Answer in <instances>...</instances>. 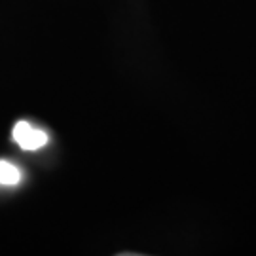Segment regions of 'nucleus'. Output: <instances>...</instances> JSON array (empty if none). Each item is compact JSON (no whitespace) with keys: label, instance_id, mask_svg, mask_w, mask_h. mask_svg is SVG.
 <instances>
[{"label":"nucleus","instance_id":"1","mask_svg":"<svg viewBox=\"0 0 256 256\" xmlns=\"http://www.w3.org/2000/svg\"><path fill=\"white\" fill-rule=\"evenodd\" d=\"M14 140L18 142L23 150H38V148L46 146L48 135L40 129H34L32 126H28L27 122H18L14 128Z\"/></svg>","mask_w":256,"mask_h":256},{"label":"nucleus","instance_id":"2","mask_svg":"<svg viewBox=\"0 0 256 256\" xmlns=\"http://www.w3.org/2000/svg\"><path fill=\"white\" fill-rule=\"evenodd\" d=\"M21 180V171L10 162H0V184L16 186Z\"/></svg>","mask_w":256,"mask_h":256}]
</instances>
